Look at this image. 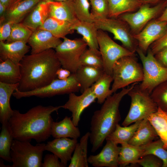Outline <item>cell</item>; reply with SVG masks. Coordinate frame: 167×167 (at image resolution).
<instances>
[{
	"label": "cell",
	"instance_id": "cell-15",
	"mask_svg": "<svg viewBox=\"0 0 167 167\" xmlns=\"http://www.w3.org/2000/svg\"><path fill=\"white\" fill-rule=\"evenodd\" d=\"M106 143L98 154L88 157V163L94 167H117L120 147L112 141L106 140Z\"/></svg>",
	"mask_w": 167,
	"mask_h": 167
},
{
	"label": "cell",
	"instance_id": "cell-51",
	"mask_svg": "<svg viewBox=\"0 0 167 167\" xmlns=\"http://www.w3.org/2000/svg\"><path fill=\"white\" fill-rule=\"evenodd\" d=\"M14 0H0V2L1 3L7 8L12 3Z\"/></svg>",
	"mask_w": 167,
	"mask_h": 167
},
{
	"label": "cell",
	"instance_id": "cell-18",
	"mask_svg": "<svg viewBox=\"0 0 167 167\" xmlns=\"http://www.w3.org/2000/svg\"><path fill=\"white\" fill-rule=\"evenodd\" d=\"M27 43L20 41L10 43L0 41V60L9 59L16 64H20L30 48Z\"/></svg>",
	"mask_w": 167,
	"mask_h": 167
},
{
	"label": "cell",
	"instance_id": "cell-33",
	"mask_svg": "<svg viewBox=\"0 0 167 167\" xmlns=\"http://www.w3.org/2000/svg\"><path fill=\"white\" fill-rule=\"evenodd\" d=\"M147 118L163 142L164 148L167 150V112L158 108L156 112Z\"/></svg>",
	"mask_w": 167,
	"mask_h": 167
},
{
	"label": "cell",
	"instance_id": "cell-47",
	"mask_svg": "<svg viewBox=\"0 0 167 167\" xmlns=\"http://www.w3.org/2000/svg\"><path fill=\"white\" fill-rule=\"evenodd\" d=\"M71 73L68 70L61 67L57 71L56 75L58 79L64 80L68 78Z\"/></svg>",
	"mask_w": 167,
	"mask_h": 167
},
{
	"label": "cell",
	"instance_id": "cell-12",
	"mask_svg": "<svg viewBox=\"0 0 167 167\" xmlns=\"http://www.w3.org/2000/svg\"><path fill=\"white\" fill-rule=\"evenodd\" d=\"M97 41L103 62L104 72L112 76L113 66L121 58L135 55L123 46L115 42L104 31L98 30Z\"/></svg>",
	"mask_w": 167,
	"mask_h": 167
},
{
	"label": "cell",
	"instance_id": "cell-36",
	"mask_svg": "<svg viewBox=\"0 0 167 167\" xmlns=\"http://www.w3.org/2000/svg\"><path fill=\"white\" fill-rule=\"evenodd\" d=\"M141 146L144 151L143 156L147 154L153 155L162 161V167H167V150L164 148V144L160 139Z\"/></svg>",
	"mask_w": 167,
	"mask_h": 167
},
{
	"label": "cell",
	"instance_id": "cell-41",
	"mask_svg": "<svg viewBox=\"0 0 167 167\" xmlns=\"http://www.w3.org/2000/svg\"><path fill=\"white\" fill-rule=\"evenodd\" d=\"M89 1L91 7L90 14L93 22L95 19L109 17L108 0H91Z\"/></svg>",
	"mask_w": 167,
	"mask_h": 167
},
{
	"label": "cell",
	"instance_id": "cell-16",
	"mask_svg": "<svg viewBox=\"0 0 167 167\" xmlns=\"http://www.w3.org/2000/svg\"><path fill=\"white\" fill-rule=\"evenodd\" d=\"M62 42L49 31L39 28L33 32L27 43L31 48V54H35L55 49Z\"/></svg>",
	"mask_w": 167,
	"mask_h": 167
},
{
	"label": "cell",
	"instance_id": "cell-50",
	"mask_svg": "<svg viewBox=\"0 0 167 167\" xmlns=\"http://www.w3.org/2000/svg\"><path fill=\"white\" fill-rule=\"evenodd\" d=\"M145 3L157 4L165 0H141Z\"/></svg>",
	"mask_w": 167,
	"mask_h": 167
},
{
	"label": "cell",
	"instance_id": "cell-34",
	"mask_svg": "<svg viewBox=\"0 0 167 167\" xmlns=\"http://www.w3.org/2000/svg\"><path fill=\"white\" fill-rule=\"evenodd\" d=\"M113 81L112 75L105 72L91 87L98 104H102L113 93L110 86Z\"/></svg>",
	"mask_w": 167,
	"mask_h": 167
},
{
	"label": "cell",
	"instance_id": "cell-14",
	"mask_svg": "<svg viewBox=\"0 0 167 167\" xmlns=\"http://www.w3.org/2000/svg\"><path fill=\"white\" fill-rule=\"evenodd\" d=\"M96 99L91 87L85 90L79 96L74 92L69 94L68 99L62 108L67 109L72 113V120L74 124L78 126L81 115L84 110Z\"/></svg>",
	"mask_w": 167,
	"mask_h": 167
},
{
	"label": "cell",
	"instance_id": "cell-3",
	"mask_svg": "<svg viewBox=\"0 0 167 167\" xmlns=\"http://www.w3.org/2000/svg\"><path fill=\"white\" fill-rule=\"evenodd\" d=\"M137 83L123 88L108 97L101 108L95 111L90 122L89 139L94 152L101 147L107 137L115 129L121 118L119 109L122 98Z\"/></svg>",
	"mask_w": 167,
	"mask_h": 167
},
{
	"label": "cell",
	"instance_id": "cell-13",
	"mask_svg": "<svg viewBox=\"0 0 167 167\" xmlns=\"http://www.w3.org/2000/svg\"><path fill=\"white\" fill-rule=\"evenodd\" d=\"M167 27V21L157 19L150 21L140 32L133 34L138 48L146 54L150 46L163 35Z\"/></svg>",
	"mask_w": 167,
	"mask_h": 167
},
{
	"label": "cell",
	"instance_id": "cell-45",
	"mask_svg": "<svg viewBox=\"0 0 167 167\" xmlns=\"http://www.w3.org/2000/svg\"><path fill=\"white\" fill-rule=\"evenodd\" d=\"M12 24L6 21L0 24V41H6L10 36L11 31Z\"/></svg>",
	"mask_w": 167,
	"mask_h": 167
},
{
	"label": "cell",
	"instance_id": "cell-9",
	"mask_svg": "<svg viewBox=\"0 0 167 167\" xmlns=\"http://www.w3.org/2000/svg\"><path fill=\"white\" fill-rule=\"evenodd\" d=\"M63 39L55 49L56 55L62 67L75 73L80 66V59L87 45L82 38Z\"/></svg>",
	"mask_w": 167,
	"mask_h": 167
},
{
	"label": "cell",
	"instance_id": "cell-46",
	"mask_svg": "<svg viewBox=\"0 0 167 167\" xmlns=\"http://www.w3.org/2000/svg\"><path fill=\"white\" fill-rule=\"evenodd\" d=\"M154 56L161 65L167 68V48L159 51Z\"/></svg>",
	"mask_w": 167,
	"mask_h": 167
},
{
	"label": "cell",
	"instance_id": "cell-22",
	"mask_svg": "<svg viewBox=\"0 0 167 167\" xmlns=\"http://www.w3.org/2000/svg\"><path fill=\"white\" fill-rule=\"evenodd\" d=\"M49 16L73 24L79 21L75 16L71 1L48 2Z\"/></svg>",
	"mask_w": 167,
	"mask_h": 167
},
{
	"label": "cell",
	"instance_id": "cell-5",
	"mask_svg": "<svg viewBox=\"0 0 167 167\" xmlns=\"http://www.w3.org/2000/svg\"><path fill=\"white\" fill-rule=\"evenodd\" d=\"M137 84L127 94L131 103L129 112L122 123L124 126L148 118L158 109L150 94L141 89Z\"/></svg>",
	"mask_w": 167,
	"mask_h": 167
},
{
	"label": "cell",
	"instance_id": "cell-2",
	"mask_svg": "<svg viewBox=\"0 0 167 167\" xmlns=\"http://www.w3.org/2000/svg\"><path fill=\"white\" fill-rule=\"evenodd\" d=\"M21 79L18 89L28 91L45 86L57 78L61 67L55 50L50 49L26 55L20 63Z\"/></svg>",
	"mask_w": 167,
	"mask_h": 167
},
{
	"label": "cell",
	"instance_id": "cell-37",
	"mask_svg": "<svg viewBox=\"0 0 167 167\" xmlns=\"http://www.w3.org/2000/svg\"><path fill=\"white\" fill-rule=\"evenodd\" d=\"M81 65L89 66L103 70V62L99 50L87 49L82 54L80 59Z\"/></svg>",
	"mask_w": 167,
	"mask_h": 167
},
{
	"label": "cell",
	"instance_id": "cell-44",
	"mask_svg": "<svg viewBox=\"0 0 167 167\" xmlns=\"http://www.w3.org/2000/svg\"><path fill=\"white\" fill-rule=\"evenodd\" d=\"M58 157L53 154H47L44 158L42 167H66L59 160Z\"/></svg>",
	"mask_w": 167,
	"mask_h": 167
},
{
	"label": "cell",
	"instance_id": "cell-35",
	"mask_svg": "<svg viewBox=\"0 0 167 167\" xmlns=\"http://www.w3.org/2000/svg\"><path fill=\"white\" fill-rule=\"evenodd\" d=\"M14 139L8 125H2L0 134V157L10 162H11L10 151Z\"/></svg>",
	"mask_w": 167,
	"mask_h": 167
},
{
	"label": "cell",
	"instance_id": "cell-27",
	"mask_svg": "<svg viewBox=\"0 0 167 167\" xmlns=\"http://www.w3.org/2000/svg\"><path fill=\"white\" fill-rule=\"evenodd\" d=\"M144 151L142 146L132 145L128 143L120 147L118 158L119 166L125 167L130 164H137L142 157Z\"/></svg>",
	"mask_w": 167,
	"mask_h": 167
},
{
	"label": "cell",
	"instance_id": "cell-23",
	"mask_svg": "<svg viewBox=\"0 0 167 167\" xmlns=\"http://www.w3.org/2000/svg\"><path fill=\"white\" fill-rule=\"evenodd\" d=\"M49 16L48 2L41 1L21 23L33 32L43 24Z\"/></svg>",
	"mask_w": 167,
	"mask_h": 167
},
{
	"label": "cell",
	"instance_id": "cell-7",
	"mask_svg": "<svg viewBox=\"0 0 167 167\" xmlns=\"http://www.w3.org/2000/svg\"><path fill=\"white\" fill-rule=\"evenodd\" d=\"M136 52L142 62L143 71V78L139 87L150 94L156 86L167 80V68L157 61L149 48L146 54L138 48Z\"/></svg>",
	"mask_w": 167,
	"mask_h": 167
},
{
	"label": "cell",
	"instance_id": "cell-48",
	"mask_svg": "<svg viewBox=\"0 0 167 167\" xmlns=\"http://www.w3.org/2000/svg\"><path fill=\"white\" fill-rule=\"evenodd\" d=\"M7 8L0 2V24L6 21V14Z\"/></svg>",
	"mask_w": 167,
	"mask_h": 167
},
{
	"label": "cell",
	"instance_id": "cell-11",
	"mask_svg": "<svg viewBox=\"0 0 167 167\" xmlns=\"http://www.w3.org/2000/svg\"><path fill=\"white\" fill-rule=\"evenodd\" d=\"M167 0H164L153 6L144 3L135 12L123 14L118 18L126 22L133 34L140 32L152 20L158 18L167 5Z\"/></svg>",
	"mask_w": 167,
	"mask_h": 167
},
{
	"label": "cell",
	"instance_id": "cell-43",
	"mask_svg": "<svg viewBox=\"0 0 167 167\" xmlns=\"http://www.w3.org/2000/svg\"><path fill=\"white\" fill-rule=\"evenodd\" d=\"M166 48H167V27L162 36L153 43L149 48L154 55Z\"/></svg>",
	"mask_w": 167,
	"mask_h": 167
},
{
	"label": "cell",
	"instance_id": "cell-31",
	"mask_svg": "<svg viewBox=\"0 0 167 167\" xmlns=\"http://www.w3.org/2000/svg\"><path fill=\"white\" fill-rule=\"evenodd\" d=\"M142 120L126 126H122L118 124L114 130L107 137L105 140H110L117 145L128 143Z\"/></svg>",
	"mask_w": 167,
	"mask_h": 167
},
{
	"label": "cell",
	"instance_id": "cell-52",
	"mask_svg": "<svg viewBox=\"0 0 167 167\" xmlns=\"http://www.w3.org/2000/svg\"><path fill=\"white\" fill-rule=\"evenodd\" d=\"M72 0H41V1H43L46 2L51 1L59 2H66L71 1Z\"/></svg>",
	"mask_w": 167,
	"mask_h": 167
},
{
	"label": "cell",
	"instance_id": "cell-38",
	"mask_svg": "<svg viewBox=\"0 0 167 167\" xmlns=\"http://www.w3.org/2000/svg\"><path fill=\"white\" fill-rule=\"evenodd\" d=\"M33 32L21 22L13 24L11 35L6 42L20 41L27 43Z\"/></svg>",
	"mask_w": 167,
	"mask_h": 167
},
{
	"label": "cell",
	"instance_id": "cell-19",
	"mask_svg": "<svg viewBox=\"0 0 167 167\" xmlns=\"http://www.w3.org/2000/svg\"><path fill=\"white\" fill-rule=\"evenodd\" d=\"M19 86V83L9 84L0 82V121L2 125H8L13 115L14 111L11 107L10 99Z\"/></svg>",
	"mask_w": 167,
	"mask_h": 167
},
{
	"label": "cell",
	"instance_id": "cell-40",
	"mask_svg": "<svg viewBox=\"0 0 167 167\" xmlns=\"http://www.w3.org/2000/svg\"><path fill=\"white\" fill-rule=\"evenodd\" d=\"M150 96L158 108L167 112V80L156 86Z\"/></svg>",
	"mask_w": 167,
	"mask_h": 167
},
{
	"label": "cell",
	"instance_id": "cell-4",
	"mask_svg": "<svg viewBox=\"0 0 167 167\" xmlns=\"http://www.w3.org/2000/svg\"><path fill=\"white\" fill-rule=\"evenodd\" d=\"M113 83L111 89L114 93L131 84L141 82L143 78L142 66L135 55L121 58L115 63L112 70Z\"/></svg>",
	"mask_w": 167,
	"mask_h": 167
},
{
	"label": "cell",
	"instance_id": "cell-8",
	"mask_svg": "<svg viewBox=\"0 0 167 167\" xmlns=\"http://www.w3.org/2000/svg\"><path fill=\"white\" fill-rule=\"evenodd\" d=\"M80 89V84L75 74L72 73L66 79L56 78L48 84L33 90L21 91L17 88L13 93L12 95L17 99L32 96L41 98L49 97L77 92Z\"/></svg>",
	"mask_w": 167,
	"mask_h": 167
},
{
	"label": "cell",
	"instance_id": "cell-6",
	"mask_svg": "<svg viewBox=\"0 0 167 167\" xmlns=\"http://www.w3.org/2000/svg\"><path fill=\"white\" fill-rule=\"evenodd\" d=\"M14 139L10 151L12 167H41L46 144Z\"/></svg>",
	"mask_w": 167,
	"mask_h": 167
},
{
	"label": "cell",
	"instance_id": "cell-10",
	"mask_svg": "<svg viewBox=\"0 0 167 167\" xmlns=\"http://www.w3.org/2000/svg\"><path fill=\"white\" fill-rule=\"evenodd\" d=\"M93 22L98 30L112 33L114 39L120 41L125 48L133 53L136 52L137 43L126 22L118 18H111L95 19Z\"/></svg>",
	"mask_w": 167,
	"mask_h": 167
},
{
	"label": "cell",
	"instance_id": "cell-17",
	"mask_svg": "<svg viewBox=\"0 0 167 167\" xmlns=\"http://www.w3.org/2000/svg\"><path fill=\"white\" fill-rule=\"evenodd\" d=\"M77 143L76 139L55 138L47 142L45 149L57 156L61 162L66 167L68 162L71 161Z\"/></svg>",
	"mask_w": 167,
	"mask_h": 167
},
{
	"label": "cell",
	"instance_id": "cell-26",
	"mask_svg": "<svg viewBox=\"0 0 167 167\" xmlns=\"http://www.w3.org/2000/svg\"><path fill=\"white\" fill-rule=\"evenodd\" d=\"M73 29L82 36L89 48L99 50L97 41L98 30L93 22L79 20L73 24Z\"/></svg>",
	"mask_w": 167,
	"mask_h": 167
},
{
	"label": "cell",
	"instance_id": "cell-30",
	"mask_svg": "<svg viewBox=\"0 0 167 167\" xmlns=\"http://www.w3.org/2000/svg\"><path fill=\"white\" fill-rule=\"evenodd\" d=\"M0 61V82L9 84L19 83L21 79L20 64L9 59Z\"/></svg>",
	"mask_w": 167,
	"mask_h": 167
},
{
	"label": "cell",
	"instance_id": "cell-49",
	"mask_svg": "<svg viewBox=\"0 0 167 167\" xmlns=\"http://www.w3.org/2000/svg\"><path fill=\"white\" fill-rule=\"evenodd\" d=\"M157 19L160 21H167V4L165 10Z\"/></svg>",
	"mask_w": 167,
	"mask_h": 167
},
{
	"label": "cell",
	"instance_id": "cell-21",
	"mask_svg": "<svg viewBox=\"0 0 167 167\" xmlns=\"http://www.w3.org/2000/svg\"><path fill=\"white\" fill-rule=\"evenodd\" d=\"M71 117L66 116L58 122L53 121L51 135L54 138H70L77 139L80 136L79 130L73 123Z\"/></svg>",
	"mask_w": 167,
	"mask_h": 167
},
{
	"label": "cell",
	"instance_id": "cell-24",
	"mask_svg": "<svg viewBox=\"0 0 167 167\" xmlns=\"http://www.w3.org/2000/svg\"><path fill=\"white\" fill-rule=\"evenodd\" d=\"M105 73L102 69L94 67L81 65L75 73L80 84L81 93L91 87Z\"/></svg>",
	"mask_w": 167,
	"mask_h": 167
},
{
	"label": "cell",
	"instance_id": "cell-20",
	"mask_svg": "<svg viewBox=\"0 0 167 167\" xmlns=\"http://www.w3.org/2000/svg\"><path fill=\"white\" fill-rule=\"evenodd\" d=\"M41 0H22L8 7L6 21L12 24L21 22Z\"/></svg>",
	"mask_w": 167,
	"mask_h": 167
},
{
	"label": "cell",
	"instance_id": "cell-29",
	"mask_svg": "<svg viewBox=\"0 0 167 167\" xmlns=\"http://www.w3.org/2000/svg\"><path fill=\"white\" fill-rule=\"evenodd\" d=\"M39 28L47 30L60 39H63L66 35L72 34L75 31L73 24L51 17H49Z\"/></svg>",
	"mask_w": 167,
	"mask_h": 167
},
{
	"label": "cell",
	"instance_id": "cell-42",
	"mask_svg": "<svg viewBox=\"0 0 167 167\" xmlns=\"http://www.w3.org/2000/svg\"><path fill=\"white\" fill-rule=\"evenodd\" d=\"M137 164L143 167H162L163 162L156 156L147 154L142 157Z\"/></svg>",
	"mask_w": 167,
	"mask_h": 167
},
{
	"label": "cell",
	"instance_id": "cell-25",
	"mask_svg": "<svg viewBox=\"0 0 167 167\" xmlns=\"http://www.w3.org/2000/svg\"><path fill=\"white\" fill-rule=\"evenodd\" d=\"M158 137L157 132L148 118L143 119L128 143L134 145H145Z\"/></svg>",
	"mask_w": 167,
	"mask_h": 167
},
{
	"label": "cell",
	"instance_id": "cell-32",
	"mask_svg": "<svg viewBox=\"0 0 167 167\" xmlns=\"http://www.w3.org/2000/svg\"><path fill=\"white\" fill-rule=\"evenodd\" d=\"M89 132L85 133L77 144L75 149L69 167H88L87 149Z\"/></svg>",
	"mask_w": 167,
	"mask_h": 167
},
{
	"label": "cell",
	"instance_id": "cell-39",
	"mask_svg": "<svg viewBox=\"0 0 167 167\" xmlns=\"http://www.w3.org/2000/svg\"><path fill=\"white\" fill-rule=\"evenodd\" d=\"M88 0H72L71 1L75 14L81 21L93 22L90 11Z\"/></svg>",
	"mask_w": 167,
	"mask_h": 167
},
{
	"label": "cell",
	"instance_id": "cell-1",
	"mask_svg": "<svg viewBox=\"0 0 167 167\" xmlns=\"http://www.w3.org/2000/svg\"><path fill=\"white\" fill-rule=\"evenodd\" d=\"M61 108V105H39L24 113L14 110L8 124L14 139L30 142L34 139L38 143L46 141L51 135V126L53 121L51 114Z\"/></svg>",
	"mask_w": 167,
	"mask_h": 167
},
{
	"label": "cell",
	"instance_id": "cell-54",
	"mask_svg": "<svg viewBox=\"0 0 167 167\" xmlns=\"http://www.w3.org/2000/svg\"><path fill=\"white\" fill-rule=\"evenodd\" d=\"M89 0V1H90L91 0Z\"/></svg>",
	"mask_w": 167,
	"mask_h": 167
},
{
	"label": "cell",
	"instance_id": "cell-53",
	"mask_svg": "<svg viewBox=\"0 0 167 167\" xmlns=\"http://www.w3.org/2000/svg\"><path fill=\"white\" fill-rule=\"evenodd\" d=\"M21 0H14L13 1L12 3L10 5V6L11 5H12V4H13L15 3H16V2H18L19 1H21Z\"/></svg>",
	"mask_w": 167,
	"mask_h": 167
},
{
	"label": "cell",
	"instance_id": "cell-28",
	"mask_svg": "<svg viewBox=\"0 0 167 167\" xmlns=\"http://www.w3.org/2000/svg\"><path fill=\"white\" fill-rule=\"evenodd\" d=\"M109 17L118 18L120 15L136 11L143 4L141 0H108Z\"/></svg>",
	"mask_w": 167,
	"mask_h": 167
}]
</instances>
